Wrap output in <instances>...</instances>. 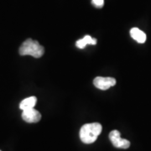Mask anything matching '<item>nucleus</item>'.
Here are the masks:
<instances>
[{
    "mask_svg": "<svg viewBox=\"0 0 151 151\" xmlns=\"http://www.w3.org/2000/svg\"><path fill=\"white\" fill-rule=\"evenodd\" d=\"M103 127L99 123L84 124L80 129V139L82 143L90 145L97 140V137L102 133Z\"/></svg>",
    "mask_w": 151,
    "mask_h": 151,
    "instance_id": "1",
    "label": "nucleus"
},
{
    "mask_svg": "<svg viewBox=\"0 0 151 151\" xmlns=\"http://www.w3.org/2000/svg\"><path fill=\"white\" fill-rule=\"evenodd\" d=\"M19 52L21 55H31L35 58H40L45 53V49L37 40L28 39L23 42Z\"/></svg>",
    "mask_w": 151,
    "mask_h": 151,
    "instance_id": "2",
    "label": "nucleus"
},
{
    "mask_svg": "<svg viewBox=\"0 0 151 151\" xmlns=\"http://www.w3.org/2000/svg\"><path fill=\"white\" fill-rule=\"evenodd\" d=\"M109 139L113 145L119 149H129L130 146V142L128 139H122L120 132L118 130H113L109 134Z\"/></svg>",
    "mask_w": 151,
    "mask_h": 151,
    "instance_id": "3",
    "label": "nucleus"
},
{
    "mask_svg": "<svg viewBox=\"0 0 151 151\" xmlns=\"http://www.w3.org/2000/svg\"><path fill=\"white\" fill-rule=\"evenodd\" d=\"M94 86L100 90H108L110 87L115 86L116 80L113 77H103L97 76L93 81Z\"/></svg>",
    "mask_w": 151,
    "mask_h": 151,
    "instance_id": "4",
    "label": "nucleus"
},
{
    "mask_svg": "<svg viewBox=\"0 0 151 151\" xmlns=\"http://www.w3.org/2000/svg\"><path fill=\"white\" fill-rule=\"evenodd\" d=\"M22 119L24 121L29 124H35L38 123L41 119V114L39 111L35 108H30L27 110H24L22 113Z\"/></svg>",
    "mask_w": 151,
    "mask_h": 151,
    "instance_id": "5",
    "label": "nucleus"
},
{
    "mask_svg": "<svg viewBox=\"0 0 151 151\" xmlns=\"http://www.w3.org/2000/svg\"><path fill=\"white\" fill-rule=\"evenodd\" d=\"M130 35L138 43L143 44L146 41L145 33L143 32L142 30H140L138 28H132L130 29Z\"/></svg>",
    "mask_w": 151,
    "mask_h": 151,
    "instance_id": "6",
    "label": "nucleus"
},
{
    "mask_svg": "<svg viewBox=\"0 0 151 151\" xmlns=\"http://www.w3.org/2000/svg\"><path fill=\"white\" fill-rule=\"evenodd\" d=\"M37 103V98L35 97H29L24 99L21 103H19V108L21 110H27L30 108H34L35 104Z\"/></svg>",
    "mask_w": 151,
    "mask_h": 151,
    "instance_id": "7",
    "label": "nucleus"
},
{
    "mask_svg": "<svg viewBox=\"0 0 151 151\" xmlns=\"http://www.w3.org/2000/svg\"><path fill=\"white\" fill-rule=\"evenodd\" d=\"M96 44H97L96 39L92 38L90 35H86V36H84V38L77 40L76 43V45L77 48L84 49L87 45H96Z\"/></svg>",
    "mask_w": 151,
    "mask_h": 151,
    "instance_id": "8",
    "label": "nucleus"
},
{
    "mask_svg": "<svg viewBox=\"0 0 151 151\" xmlns=\"http://www.w3.org/2000/svg\"><path fill=\"white\" fill-rule=\"evenodd\" d=\"M92 4L97 9H102L104 6V0H92Z\"/></svg>",
    "mask_w": 151,
    "mask_h": 151,
    "instance_id": "9",
    "label": "nucleus"
},
{
    "mask_svg": "<svg viewBox=\"0 0 151 151\" xmlns=\"http://www.w3.org/2000/svg\"><path fill=\"white\" fill-rule=\"evenodd\" d=\"M0 151H1V150H0Z\"/></svg>",
    "mask_w": 151,
    "mask_h": 151,
    "instance_id": "10",
    "label": "nucleus"
}]
</instances>
